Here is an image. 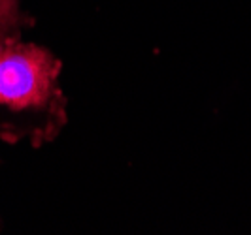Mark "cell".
I'll use <instances>...</instances> for the list:
<instances>
[{
  "label": "cell",
  "instance_id": "6da1fadb",
  "mask_svg": "<svg viewBox=\"0 0 251 235\" xmlns=\"http://www.w3.org/2000/svg\"><path fill=\"white\" fill-rule=\"evenodd\" d=\"M59 61L46 49L15 38L0 40V134L10 126L38 121L40 113L57 115L61 90Z\"/></svg>",
  "mask_w": 251,
  "mask_h": 235
}]
</instances>
